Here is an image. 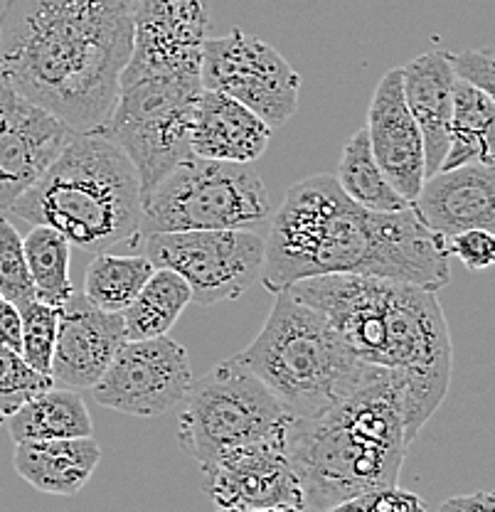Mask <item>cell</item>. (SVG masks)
<instances>
[{"label":"cell","instance_id":"ffe728a7","mask_svg":"<svg viewBox=\"0 0 495 512\" xmlns=\"http://www.w3.org/2000/svg\"><path fill=\"white\" fill-rule=\"evenodd\" d=\"M402 92L412 119L417 121L424 141L427 178L441 168L449 146V121L454 106L456 77L449 64V52L434 50L399 67Z\"/></svg>","mask_w":495,"mask_h":512},{"label":"cell","instance_id":"9c48e42d","mask_svg":"<svg viewBox=\"0 0 495 512\" xmlns=\"http://www.w3.org/2000/svg\"><path fill=\"white\" fill-rule=\"evenodd\" d=\"M289 421L271 389L230 357L190 384L178 414V444L205 466L230 448L281 434Z\"/></svg>","mask_w":495,"mask_h":512},{"label":"cell","instance_id":"277c9868","mask_svg":"<svg viewBox=\"0 0 495 512\" xmlns=\"http://www.w3.org/2000/svg\"><path fill=\"white\" fill-rule=\"evenodd\" d=\"M407 446L404 387L380 367L328 412L286 426V453L308 512L397 485Z\"/></svg>","mask_w":495,"mask_h":512},{"label":"cell","instance_id":"9a60e30c","mask_svg":"<svg viewBox=\"0 0 495 512\" xmlns=\"http://www.w3.org/2000/svg\"><path fill=\"white\" fill-rule=\"evenodd\" d=\"M74 131L0 79V212H8L55 163Z\"/></svg>","mask_w":495,"mask_h":512},{"label":"cell","instance_id":"7a4b0ae2","mask_svg":"<svg viewBox=\"0 0 495 512\" xmlns=\"http://www.w3.org/2000/svg\"><path fill=\"white\" fill-rule=\"evenodd\" d=\"M136 0H5L0 79L62 119L99 133L131 57Z\"/></svg>","mask_w":495,"mask_h":512},{"label":"cell","instance_id":"d6a6232c","mask_svg":"<svg viewBox=\"0 0 495 512\" xmlns=\"http://www.w3.org/2000/svg\"><path fill=\"white\" fill-rule=\"evenodd\" d=\"M449 64L459 82L471 84V87L481 89L486 94H495V57L491 47L468 50L461 52V55H451L449 52Z\"/></svg>","mask_w":495,"mask_h":512},{"label":"cell","instance_id":"d590c367","mask_svg":"<svg viewBox=\"0 0 495 512\" xmlns=\"http://www.w3.org/2000/svg\"><path fill=\"white\" fill-rule=\"evenodd\" d=\"M217 512H308L298 505H284V508H254V510H217Z\"/></svg>","mask_w":495,"mask_h":512},{"label":"cell","instance_id":"ac0fdd59","mask_svg":"<svg viewBox=\"0 0 495 512\" xmlns=\"http://www.w3.org/2000/svg\"><path fill=\"white\" fill-rule=\"evenodd\" d=\"M412 212L424 227L444 239L466 229H495L493 165L466 163L436 170L414 197Z\"/></svg>","mask_w":495,"mask_h":512},{"label":"cell","instance_id":"8992f818","mask_svg":"<svg viewBox=\"0 0 495 512\" xmlns=\"http://www.w3.org/2000/svg\"><path fill=\"white\" fill-rule=\"evenodd\" d=\"M234 360L271 389L291 419L328 412L375 370L323 313L286 291L276 293L264 328Z\"/></svg>","mask_w":495,"mask_h":512},{"label":"cell","instance_id":"e575fe53","mask_svg":"<svg viewBox=\"0 0 495 512\" xmlns=\"http://www.w3.org/2000/svg\"><path fill=\"white\" fill-rule=\"evenodd\" d=\"M0 345L20 352V311L0 296Z\"/></svg>","mask_w":495,"mask_h":512},{"label":"cell","instance_id":"d4e9b609","mask_svg":"<svg viewBox=\"0 0 495 512\" xmlns=\"http://www.w3.org/2000/svg\"><path fill=\"white\" fill-rule=\"evenodd\" d=\"M333 178L350 200L358 202L360 207H367V210L399 212L409 207V202L392 188V183L385 178L380 165H377L370 151L365 128H360V131H355L348 138L338 173Z\"/></svg>","mask_w":495,"mask_h":512},{"label":"cell","instance_id":"cb8c5ba5","mask_svg":"<svg viewBox=\"0 0 495 512\" xmlns=\"http://www.w3.org/2000/svg\"><path fill=\"white\" fill-rule=\"evenodd\" d=\"M190 286L173 269H153L138 296L121 311L126 340H151L168 335L188 308Z\"/></svg>","mask_w":495,"mask_h":512},{"label":"cell","instance_id":"8d00e7d4","mask_svg":"<svg viewBox=\"0 0 495 512\" xmlns=\"http://www.w3.org/2000/svg\"><path fill=\"white\" fill-rule=\"evenodd\" d=\"M3 421H5V416H3V414H0V424H3Z\"/></svg>","mask_w":495,"mask_h":512},{"label":"cell","instance_id":"f1b7e54d","mask_svg":"<svg viewBox=\"0 0 495 512\" xmlns=\"http://www.w3.org/2000/svg\"><path fill=\"white\" fill-rule=\"evenodd\" d=\"M0 296L15 308L35 301V286L23 252V234L8 215H0Z\"/></svg>","mask_w":495,"mask_h":512},{"label":"cell","instance_id":"4316f807","mask_svg":"<svg viewBox=\"0 0 495 512\" xmlns=\"http://www.w3.org/2000/svg\"><path fill=\"white\" fill-rule=\"evenodd\" d=\"M23 252L37 301L55 308L69 303V298L74 296V286L69 279L72 247H69L67 239L57 229L37 224L30 229L28 237H23Z\"/></svg>","mask_w":495,"mask_h":512},{"label":"cell","instance_id":"5b68a950","mask_svg":"<svg viewBox=\"0 0 495 512\" xmlns=\"http://www.w3.org/2000/svg\"><path fill=\"white\" fill-rule=\"evenodd\" d=\"M141 197L136 168L116 143L101 133H74L8 215L57 229L69 247L101 254L136 237Z\"/></svg>","mask_w":495,"mask_h":512},{"label":"cell","instance_id":"3957f363","mask_svg":"<svg viewBox=\"0 0 495 512\" xmlns=\"http://www.w3.org/2000/svg\"><path fill=\"white\" fill-rule=\"evenodd\" d=\"M286 293L323 313L365 365L399 377L412 444L444 402L454 370V343L436 291L375 276L328 274L296 281Z\"/></svg>","mask_w":495,"mask_h":512},{"label":"cell","instance_id":"6da1fadb","mask_svg":"<svg viewBox=\"0 0 495 512\" xmlns=\"http://www.w3.org/2000/svg\"><path fill=\"white\" fill-rule=\"evenodd\" d=\"M353 274L439 291L449 284L446 239L412 207L375 212L350 200L333 175H313L286 192L264 237L262 286L286 291L313 276Z\"/></svg>","mask_w":495,"mask_h":512},{"label":"cell","instance_id":"5bb4252c","mask_svg":"<svg viewBox=\"0 0 495 512\" xmlns=\"http://www.w3.org/2000/svg\"><path fill=\"white\" fill-rule=\"evenodd\" d=\"M207 37L210 13L205 0H136L133 45L124 74L200 79Z\"/></svg>","mask_w":495,"mask_h":512},{"label":"cell","instance_id":"44dd1931","mask_svg":"<svg viewBox=\"0 0 495 512\" xmlns=\"http://www.w3.org/2000/svg\"><path fill=\"white\" fill-rule=\"evenodd\" d=\"M101 461L94 436L23 441L15 444L13 466L20 478L47 495H74L89 483Z\"/></svg>","mask_w":495,"mask_h":512},{"label":"cell","instance_id":"7402d4cb","mask_svg":"<svg viewBox=\"0 0 495 512\" xmlns=\"http://www.w3.org/2000/svg\"><path fill=\"white\" fill-rule=\"evenodd\" d=\"M8 429L15 444L23 441L82 439L92 436V416L82 394L65 387H50L8 416Z\"/></svg>","mask_w":495,"mask_h":512},{"label":"cell","instance_id":"1f68e13d","mask_svg":"<svg viewBox=\"0 0 495 512\" xmlns=\"http://www.w3.org/2000/svg\"><path fill=\"white\" fill-rule=\"evenodd\" d=\"M446 252L471 271L491 269L495 261V234L488 229H466L446 239Z\"/></svg>","mask_w":495,"mask_h":512},{"label":"cell","instance_id":"d6986e66","mask_svg":"<svg viewBox=\"0 0 495 512\" xmlns=\"http://www.w3.org/2000/svg\"><path fill=\"white\" fill-rule=\"evenodd\" d=\"M271 128L254 111L227 94L202 89L195 99L190 151L198 158L225 163H254L264 156Z\"/></svg>","mask_w":495,"mask_h":512},{"label":"cell","instance_id":"7c38bea8","mask_svg":"<svg viewBox=\"0 0 495 512\" xmlns=\"http://www.w3.org/2000/svg\"><path fill=\"white\" fill-rule=\"evenodd\" d=\"M193 380L188 350L168 335L124 340L92 394L101 407L153 419L180 407Z\"/></svg>","mask_w":495,"mask_h":512},{"label":"cell","instance_id":"52a82bcc","mask_svg":"<svg viewBox=\"0 0 495 512\" xmlns=\"http://www.w3.org/2000/svg\"><path fill=\"white\" fill-rule=\"evenodd\" d=\"M274 207L252 163L190 156L141 197L136 237L198 229H257Z\"/></svg>","mask_w":495,"mask_h":512},{"label":"cell","instance_id":"836d02e7","mask_svg":"<svg viewBox=\"0 0 495 512\" xmlns=\"http://www.w3.org/2000/svg\"><path fill=\"white\" fill-rule=\"evenodd\" d=\"M436 512H495V498L488 490L449 498Z\"/></svg>","mask_w":495,"mask_h":512},{"label":"cell","instance_id":"4fadbf2b","mask_svg":"<svg viewBox=\"0 0 495 512\" xmlns=\"http://www.w3.org/2000/svg\"><path fill=\"white\" fill-rule=\"evenodd\" d=\"M202 468V493L217 510L303 508L301 485L286 453V429L220 453Z\"/></svg>","mask_w":495,"mask_h":512},{"label":"cell","instance_id":"e0dca14e","mask_svg":"<svg viewBox=\"0 0 495 512\" xmlns=\"http://www.w3.org/2000/svg\"><path fill=\"white\" fill-rule=\"evenodd\" d=\"M126 340L121 313H104L74 293L60 311L50 377L65 389H92Z\"/></svg>","mask_w":495,"mask_h":512},{"label":"cell","instance_id":"4dcf8cb0","mask_svg":"<svg viewBox=\"0 0 495 512\" xmlns=\"http://www.w3.org/2000/svg\"><path fill=\"white\" fill-rule=\"evenodd\" d=\"M326 512H429V508L417 493L392 485V488L370 490L358 498L343 500Z\"/></svg>","mask_w":495,"mask_h":512},{"label":"cell","instance_id":"30bf717a","mask_svg":"<svg viewBox=\"0 0 495 512\" xmlns=\"http://www.w3.org/2000/svg\"><path fill=\"white\" fill-rule=\"evenodd\" d=\"M143 256L156 269H173L198 306L237 301L259 281L264 237L254 229H198L143 237Z\"/></svg>","mask_w":495,"mask_h":512},{"label":"cell","instance_id":"ba28073f","mask_svg":"<svg viewBox=\"0 0 495 512\" xmlns=\"http://www.w3.org/2000/svg\"><path fill=\"white\" fill-rule=\"evenodd\" d=\"M200 92V79L121 72L114 111L99 133L129 156L141 195L193 156L190 126Z\"/></svg>","mask_w":495,"mask_h":512},{"label":"cell","instance_id":"603a6c76","mask_svg":"<svg viewBox=\"0 0 495 512\" xmlns=\"http://www.w3.org/2000/svg\"><path fill=\"white\" fill-rule=\"evenodd\" d=\"M495 99L471 84L456 79L454 106L449 121V146L439 170L466 163L493 165Z\"/></svg>","mask_w":495,"mask_h":512},{"label":"cell","instance_id":"83f0119b","mask_svg":"<svg viewBox=\"0 0 495 512\" xmlns=\"http://www.w3.org/2000/svg\"><path fill=\"white\" fill-rule=\"evenodd\" d=\"M20 311V355L40 375H50L52 352H55L57 323L62 308L47 306L42 301H30Z\"/></svg>","mask_w":495,"mask_h":512},{"label":"cell","instance_id":"f546056e","mask_svg":"<svg viewBox=\"0 0 495 512\" xmlns=\"http://www.w3.org/2000/svg\"><path fill=\"white\" fill-rule=\"evenodd\" d=\"M50 387H55L50 375H40L23 360L20 352L0 345V414L5 419L35 394Z\"/></svg>","mask_w":495,"mask_h":512},{"label":"cell","instance_id":"484cf974","mask_svg":"<svg viewBox=\"0 0 495 512\" xmlns=\"http://www.w3.org/2000/svg\"><path fill=\"white\" fill-rule=\"evenodd\" d=\"M156 266L146 256L94 254L84 274L82 298L104 313H121L138 296Z\"/></svg>","mask_w":495,"mask_h":512},{"label":"cell","instance_id":"2e32d148","mask_svg":"<svg viewBox=\"0 0 495 512\" xmlns=\"http://www.w3.org/2000/svg\"><path fill=\"white\" fill-rule=\"evenodd\" d=\"M365 131L372 156L385 178L412 205L427 180V160L422 133L404 101L399 67L390 69L377 84L367 111Z\"/></svg>","mask_w":495,"mask_h":512},{"label":"cell","instance_id":"8fae6325","mask_svg":"<svg viewBox=\"0 0 495 512\" xmlns=\"http://www.w3.org/2000/svg\"><path fill=\"white\" fill-rule=\"evenodd\" d=\"M202 89L227 94L274 131L298 111L301 77L269 42L244 30L207 37L202 45Z\"/></svg>","mask_w":495,"mask_h":512}]
</instances>
